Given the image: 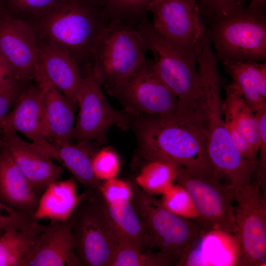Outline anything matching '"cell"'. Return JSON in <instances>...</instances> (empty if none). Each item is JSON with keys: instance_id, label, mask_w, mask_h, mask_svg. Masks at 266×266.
Instances as JSON below:
<instances>
[{"instance_id": "6", "label": "cell", "mask_w": 266, "mask_h": 266, "mask_svg": "<svg viewBox=\"0 0 266 266\" xmlns=\"http://www.w3.org/2000/svg\"><path fill=\"white\" fill-rule=\"evenodd\" d=\"M136 28L153 54L156 73L176 96L178 106L197 107L203 95L201 79L196 67L197 56L166 39L146 18Z\"/></svg>"}, {"instance_id": "15", "label": "cell", "mask_w": 266, "mask_h": 266, "mask_svg": "<svg viewBox=\"0 0 266 266\" xmlns=\"http://www.w3.org/2000/svg\"><path fill=\"white\" fill-rule=\"evenodd\" d=\"M115 97L129 111L147 115L171 113L178 104L176 96L158 76L150 60L122 85Z\"/></svg>"}, {"instance_id": "31", "label": "cell", "mask_w": 266, "mask_h": 266, "mask_svg": "<svg viewBox=\"0 0 266 266\" xmlns=\"http://www.w3.org/2000/svg\"><path fill=\"white\" fill-rule=\"evenodd\" d=\"M59 0H0L3 8L12 16L29 20L53 7Z\"/></svg>"}, {"instance_id": "11", "label": "cell", "mask_w": 266, "mask_h": 266, "mask_svg": "<svg viewBox=\"0 0 266 266\" xmlns=\"http://www.w3.org/2000/svg\"><path fill=\"white\" fill-rule=\"evenodd\" d=\"M234 206L238 266H260L266 259V196L255 181L237 190Z\"/></svg>"}, {"instance_id": "27", "label": "cell", "mask_w": 266, "mask_h": 266, "mask_svg": "<svg viewBox=\"0 0 266 266\" xmlns=\"http://www.w3.org/2000/svg\"><path fill=\"white\" fill-rule=\"evenodd\" d=\"M37 234L0 229V266H23L26 255Z\"/></svg>"}, {"instance_id": "5", "label": "cell", "mask_w": 266, "mask_h": 266, "mask_svg": "<svg viewBox=\"0 0 266 266\" xmlns=\"http://www.w3.org/2000/svg\"><path fill=\"white\" fill-rule=\"evenodd\" d=\"M206 25L218 63L228 60L266 61L265 6L249 5Z\"/></svg>"}, {"instance_id": "14", "label": "cell", "mask_w": 266, "mask_h": 266, "mask_svg": "<svg viewBox=\"0 0 266 266\" xmlns=\"http://www.w3.org/2000/svg\"><path fill=\"white\" fill-rule=\"evenodd\" d=\"M1 131L22 133L40 153L59 162L58 148L48 139L44 91L38 84L23 88L12 109L2 120Z\"/></svg>"}, {"instance_id": "35", "label": "cell", "mask_w": 266, "mask_h": 266, "mask_svg": "<svg viewBox=\"0 0 266 266\" xmlns=\"http://www.w3.org/2000/svg\"><path fill=\"white\" fill-rule=\"evenodd\" d=\"M99 191L105 201L109 204L132 201L133 194L131 185L115 177L100 183Z\"/></svg>"}, {"instance_id": "18", "label": "cell", "mask_w": 266, "mask_h": 266, "mask_svg": "<svg viewBox=\"0 0 266 266\" xmlns=\"http://www.w3.org/2000/svg\"><path fill=\"white\" fill-rule=\"evenodd\" d=\"M0 148L8 151L34 190L40 195L50 184L61 178L62 167L40 153L16 132L0 131Z\"/></svg>"}, {"instance_id": "10", "label": "cell", "mask_w": 266, "mask_h": 266, "mask_svg": "<svg viewBox=\"0 0 266 266\" xmlns=\"http://www.w3.org/2000/svg\"><path fill=\"white\" fill-rule=\"evenodd\" d=\"M81 70L82 79L76 97L79 111L72 139L77 142L105 143L111 126L127 129L131 119L127 114L114 109L109 105L91 63L84 65Z\"/></svg>"}, {"instance_id": "3", "label": "cell", "mask_w": 266, "mask_h": 266, "mask_svg": "<svg viewBox=\"0 0 266 266\" xmlns=\"http://www.w3.org/2000/svg\"><path fill=\"white\" fill-rule=\"evenodd\" d=\"M147 43L133 25L112 18L92 49L91 63L101 86L115 96L122 85L146 62Z\"/></svg>"}, {"instance_id": "37", "label": "cell", "mask_w": 266, "mask_h": 266, "mask_svg": "<svg viewBox=\"0 0 266 266\" xmlns=\"http://www.w3.org/2000/svg\"><path fill=\"white\" fill-rule=\"evenodd\" d=\"M22 89L20 82L11 89L0 92V124L3 118L13 106Z\"/></svg>"}, {"instance_id": "28", "label": "cell", "mask_w": 266, "mask_h": 266, "mask_svg": "<svg viewBox=\"0 0 266 266\" xmlns=\"http://www.w3.org/2000/svg\"><path fill=\"white\" fill-rule=\"evenodd\" d=\"M172 266L159 252L151 249L141 251L136 248L120 244L107 266Z\"/></svg>"}, {"instance_id": "9", "label": "cell", "mask_w": 266, "mask_h": 266, "mask_svg": "<svg viewBox=\"0 0 266 266\" xmlns=\"http://www.w3.org/2000/svg\"><path fill=\"white\" fill-rule=\"evenodd\" d=\"M175 181L188 194L202 230L234 234V206L237 190L223 184L213 175L179 166Z\"/></svg>"}, {"instance_id": "39", "label": "cell", "mask_w": 266, "mask_h": 266, "mask_svg": "<svg viewBox=\"0 0 266 266\" xmlns=\"http://www.w3.org/2000/svg\"><path fill=\"white\" fill-rule=\"evenodd\" d=\"M266 1V0H251V3L249 5L255 7L265 6Z\"/></svg>"}, {"instance_id": "13", "label": "cell", "mask_w": 266, "mask_h": 266, "mask_svg": "<svg viewBox=\"0 0 266 266\" xmlns=\"http://www.w3.org/2000/svg\"><path fill=\"white\" fill-rule=\"evenodd\" d=\"M0 54L19 81L38 80V40L31 25L0 8Z\"/></svg>"}, {"instance_id": "29", "label": "cell", "mask_w": 266, "mask_h": 266, "mask_svg": "<svg viewBox=\"0 0 266 266\" xmlns=\"http://www.w3.org/2000/svg\"><path fill=\"white\" fill-rule=\"evenodd\" d=\"M47 225L39 224L33 217L0 201V229L39 233Z\"/></svg>"}, {"instance_id": "8", "label": "cell", "mask_w": 266, "mask_h": 266, "mask_svg": "<svg viewBox=\"0 0 266 266\" xmlns=\"http://www.w3.org/2000/svg\"><path fill=\"white\" fill-rule=\"evenodd\" d=\"M70 216L75 252L83 266H107L119 242L101 204L99 189L86 188Z\"/></svg>"}, {"instance_id": "22", "label": "cell", "mask_w": 266, "mask_h": 266, "mask_svg": "<svg viewBox=\"0 0 266 266\" xmlns=\"http://www.w3.org/2000/svg\"><path fill=\"white\" fill-rule=\"evenodd\" d=\"M44 91L45 119L49 141L58 148L71 142L74 128V108L60 91L46 86Z\"/></svg>"}, {"instance_id": "1", "label": "cell", "mask_w": 266, "mask_h": 266, "mask_svg": "<svg viewBox=\"0 0 266 266\" xmlns=\"http://www.w3.org/2000/svg\"><path fill=\"white\" fill-rule=\"evenodd\" d=\"M140 156L170 162L212 174L206 154V131L199 106H177L164 115H147L135 122Z\"/></svg>"}, {"instance_id": "30", "label": "cell", "mask_w": 266, "mask_h": 266, "mask_svg": "<svg viewBox=\"0 0 266 266\" xmlns=\"http://www.w3.org/2000/svg\"><path fill=\"white\" fill-rule=\"evenodd\" d=\"M109 13L133 25L145 19L149 4L155 0H101Z\"/></svg>"}, {"instance_id": "34", "label": "cell", "mask_w": 266, "mask_h": 266, "mask_svg": "<svg viewBox=\"0 0 266 266\" xmlns=\"http://www.w3.org/2000/svg\"><path fill=\"white\" fill-rule=\"evenodd\" d=\"M93 171L99 180L115 178L120 169V161L117 153L109 147L97 151L92 157Z\"/></svg>"}, {"instance_id": "36", "label": "cell", "mask_w": 266, "mask_h": 266, "mask_svg": "<svg viewBox=\"0 0 266 266\" xmlns=\"http://www.w3.org/2000/svg\"><path fill=\"white\" fill-rule=\"evenodd\" d=\"M260 132V155L255 173L256 181L261 184L262 190L266 193V105L255 112Z\"/></svg>"}, {"instance_id": "25", "label": "cell", "mask_w": 266, "mask_h": 266, "mask_svg": "<svg viewBox=\"0 0 266 266\" xmlns=\"http://www.w3.org/2000/svg\"><path fill=\"white\" fill-rule=\"evenodd\" d=\"M226 97L222 100L223 116L232 119L258 153L260 132L258 119L241 94L232 82L225 86Z\"/></svg>"}, {"instance_id": "17", "label": "cell", "mask_w": 266, "mask_h": 266, "mask_svg": "<svg viewBox=\"0 0 266 266\" xmlns=\"http://www.w3.org/2000/svg\"><path fill=\"white\" fill-rule=\"evenodd\" d=\"M40 73L37 84L54 88L71 103L75 109L76 97L82 74L80 65L65 48L53 43L38 39Z\"/></svg>"}, {"instance_id": "40", "label": "cell", "mask_w": 266, "mask_h": 266, "mask_svg": "<svg viewBox=\"0 0 266 266\" xmlns=\"http://www.w3.org/2000/svg\"></svg>"}, {"instance_id": "33", "label": "cell", "mask_w": 266, "mask_h": 266, "mask_svg": "<svg viewBox=\"0 0 266 266\" xmlns=\"http://www.w3.org/2000/svg\"><path fill=\"white\" fill-rule=\"evenodd\" d=\"M200 14L205 25L224 17L244 7L246 0H198Z\"/></svg>"}, {"instance_id": "4", "label": "cell", "mask_w": 266, "mask_h": 266, "mask_svg": "<svg viewBox=\"0 0 266 266\" xmlns=\"http://www.w3.org/2000/svg\"><path fill=\"white\" fill-rule=\"evenodd\" d=\"M132 189L133 205L152 248L157 247L172 266H178L204 232L200 225L169 211L161 200L144 191L136 184Z\"/></svg>"}, {"instance_id": "24", "label": "cell", "mask_w": 266, "mask_h": 266, "mask_svg": "<svg viewBox=\"0 0 266 266\" xmlns=\"http://www.w3.org/2000/svg\"><path fill=\"white\" fill-rule=\"evenodd\" d=\"M90 145L89 142H71L62 144L58 148L59 162L86 188L98 190L100 182L95 177L92 166V157L96 151Z\"/></svg>"}, {"instance_id": "32", "label": "cell", "mask_w": 266, "mask_h": 266, "mask_svg": "<svg viewBox=\"0 0 266 266\" xmlns=\"http://www.w3.org/2000/svg\"><path fill=\"white\" fill-rule=\"evenodd\" d=\"M162 204L180 216L197 217V213L188 194L179 185H171L163 194Z\"/></svg>"}, {"instance_id": "2", "label": "cell", "mask_w": 266, "mask_h": 266, "mask_svg": "<svg viewBox=\"0 0 266 266\" xmlns=\"http://www.w3.org/2000/svg\"><path fill=\"white\" fill-rule=\"evenodd\" d=\"M112 18L101 0H59L26 21L38 39L67 50L81 66L91 63L94 45Z\"/></svg>"}, {"instance_id": "20", "label": "cell", "mask_w": 266, "mask_h": 266, "mask_svg": "<svg viewBox=\"0 0 266 266\" xmlns=\"http://www.w3.org/2000/svg\"><path fill=\"white\" fill-rule=\"evenodd\" d=\"M225 71L247 105L255 112L266 105V64L255 61L228 60Z\"/></svg>"}, {"instance_id": "16", "label": "cell", "mask_w": 266, "mask_h": 266, "mask_svg": "<svg viewBox=\"0 0 266 266\" xmlns=\"http://www.w3.org/2000/svg\"><path fill=\"white\" fill-rule=\"evenodd\" d=\"M72 231L70 217L63 221H51L34 237L23 266H80Z\"/></svg>"}, {"instance_id": "12", "label": "cell", "mask_w": 266, "mask_h": 266, "mask_svg": "<svg viewBox=\"0 0 266 266\" xmlns=\"http://www.w3.org/2000/svg\"><path fill=\"white\" fill-rule=\"evenodd\" d=\"M147 10L160 34L198 56L207 34L197 0H155Z\"/></svg>"}, {"instance_id": "19", "label": "cell", "mask_w": 266, "mask_h": 266, "mask_svg": "<svg viewBox=\"0 0 266 266\" xmlns=\"http://www.w3.org/2000/svg\"><path fill=\"white\" fill-rule=\"evenodd\" d=\"M40 196L34 190L8 151L0 148V201L33 217Z\"/></svg>"}, {"instance_id": "21", "label": "cell", "mask_w": 266, "mask_h": 266, "mask_svg": "<svg viewBox=\"0 0 266 266\" xmlns=\"http://www.w3.org/2000/svg\"><path fill=\"white\" fill-rule=\"evenodd\" d=\"M100 199L120 244L144 251L152 248L144 227L130 201L109 204Z\"/></svg>"}, {"instance_id": "23", "label": "cell", "mask_w": 266, "mask_h": 266, "mask_svg": "<svg viewBox=\"0 0 266 266\" xmlns=\"http://www.w3.org/2000/svg\"><path fill=\"white\" fill-rule=\"evenodd\" d=\"M78 198L74 178L53 182L41 195L33 218L36 221L66 220L73 212Z\"/></svg>"}, {"instance_id": "38", "label": "cell", "mask_w": 266, "mask_h": 266, "mask_svg": "<svg viewBox=\"0 0 266 266\" xmlns=\"http://www.w3.org/2000/svg\"><path fill=\"white\" fill-rule=\"evenodd\" d=\"M20 82L15 78L8 65L0 54V92L11 89Z\"/></svg>"}, {"instance_id": "7", "label": "cell", "mask_w": 266, "mask_h": 266, "mask_svg": "<svg viewBox=\"0 0 266 266\" xmlns=\"http://www.w3.org/2000/svg\"><path fill=\"white\" fill-rule=\"evenodd\" d=\"M198 71L202 84L200 108L206 131L208 163L216 172L226 175L235 173L244 166L246 159L235 147L225 124L220 96L222 77L217 65L213 63L201 65Z\"/></svg>"}, {"instance_id": "26", "label": "cell", "mask_w": 266, "mask_h": 266, "mask_svg": "<svg viewBox=\"0 0 266 266\" xmlns=\"http://www.w3.org/2000/svg\"><path fill=\"white\" fill-rule=\"evenodd\" d=\"M135 178L136 184L148 194H163L175 181L179 166L161 161H146Z\"/></svg>"}]
</instances>
